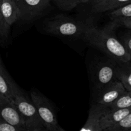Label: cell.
I'll use <instances>...</instances> for the list:
<instances>
[{"label":"cell","mask_w":131,"mask_h":131,"mask_svg":"<svg viewBox=\"0 0 131 131\" xmlns=\"http://www.w3.org/2000/svg\"><path fill=\"white\" fill-rule=\"evenodd\" d=\"M21 90L4 67L0 68V93L13 101L15 95Z\"/></svg>","instance_id":"cell-10"},{"label":"cell","mask_w":131,"mask_h":131,"mask_svg":"<svg viewBox=\"0 0 131 131\" xmlns=\"http://www.w3.org/2000/svg\"><path fill=\"white\" fill-rule=\"evenodd\" d=\"M15 1H18V0H15Z\"/></svg>","instance_id":"cell-27"},{"label":"cell","mask_w":131,"mask_h":131,"mask_svg":"<svg viewBox=\"0 0 131 131\" xmlns=\"http://www.w3.org/2000/svg\"><path fill=\"white\" fill-rule=\"evenodd\" d=\"M130 2L131 0H104L100 3L92 6V12L93 14H99L112 11Z\"/></svg>","instance_id":"cell-14"},{"label":"cell","mask_w":131,"mask_h":131,"mask_svg":"<svg viewBox=\"0 0 131 131\" xmlns=\"http://www.w3.org/2000/svg\"><path fill=\"white\" fill-rule=\"evenodd\" d=\"M54 3L60 10L70 11L80 4L86 3L90 0H52Z\"/></svg>","instance_id":"cell-16"},{"label":"cell","mask_w":131,"mask_h":131,"mask_svg":"<svg viewBox=\"0 0 131 131\" xmlns=\"http://www.w3.org/2000/svg\"><path fill=\"white\" fill-rule=\"evenodd\" d=\"M115 22L118 24L119 26L122 25L126 27L127 28L131 30V17L130 18H122V19H115Z\"/></svg>","instance_id":"cell-22"},{"label":"cell","mask_w":131,"mask_h":131,"mask_svg":"<svg viewBox=\"0 0 131 131\" xmlns=\"http://www.w3.org/2000/svg\"><path fill=\"white\" fill-rule=\"evenodd\" d=\"M131 112V108L118 109V110H109L105 113L101 118L100 126L102 131L115 125L122 120L125 116Z\"/></svg>","instance_id":"cell-12"},{"label":"cell","mask_w":131,"mask_h":131,"mask_svg":"<svg viewBox=\"0 0 131 131\" xmlns=\"http://www.w3.org/2000/svg\"><path fill=\"white\" fill-rule=\"evenodd\" d=\"M131 129V112L119 122L107 128L104 131H127Z\"/></svg>","instance_id":"cell-18"},{"label":"cell","mask_w":131,"mask_h":131,"mask_svg":"<svg viewBox=\"0 0 131 131\" xmlns=\"http://www.w3.org/2000/svg\"><path fill=\"white\" fill-rule=\"evenodd\" d=\"M110 16L112 20L131 17V2L111 11Z\"/></svg>","instance_id":"cell-17"},{"label":"cell","mask_w":131,"mask_h":131,"mask_svg":"<svg viewBox=\"0 0 131 131\" xmlns=\"http://www.w3.org/2000/svg\"><path fill=\"white\" fill-rule=\"evenodd\" d=\"M130 131H131V129H130Z\"/></svg>","instance_id":"cell-28"},{"label":"cell","mask_w":131,"mask_h":131,"mask_svg":"<svg viewBox=\"0 0 131 131\" xmlns=\"http://www.w3.org/2000/svg\"><path fill=\"white\" fill-rule=\"evenodd\" d=\"M102 1H104V0H90V1L91 3H92V6L100 3L102 2Z\"/></svg>","instance_id":"cell-23"},{"label":"cell","mask_w":131,"mask_h":131,"mask_svg":"<svg viewBox=\"0 0 131 131\" xmlns=\"http://www.w3.org/2000/svg\"><path fill=\"white\" fill-rule=\"evenodd\" d=\"M30 97L46 131H65L58 123L56 111L46 96L36 90H32L30 92Z\"/></svg>","instance_id":"cell-4"},{"label":"cell","mask_w":131,"mask_h":131,"mask_svg":"<svg viewBox=\"0 0 131 131\" xmlns=\"http://www.w3.org/2000/svg\"><path fill=\"white\" fill-rule=\"evenodd\" d=\"M88 21L76 20L64 15L47 18L43 22V29L50 35L60 37H81Z\"/></svg>","instance_id":"cell-2"},{"label":"cell","mask_w":131,"mask_h":131,"mask_svg":"<svg viewBox=\"0 0 131 131\" xmlns=\"http://www.w3.org/2000/svg\"><path fill=\"white\" fill-rule=\"evenodd\" d=\"M21 12V19L34 20L49 6L50 0H18L16 1Z\"/></svg>","instance_id":"cell-7"},{"label":"cell","mask_w":131,"mask_h":131,"mask_svg":"<svg viewBox=\"0 0 131 131\" xmlns=\"http://www.w3.org/2000/svg\"><path fill=\"white\" fill-rule=\"evenodd\" d=\"M3 65H2V63H1V58H0V68H1V67H3Z\"/></svg>","instance_id":"cell-24"},{"label":"cell","mask_w":131,"mask_h":131,"mask_svg":"<svg viewBox=\"0 0 131 131\" xmlns=\"http://www.w3.org/2000/svg\"><path fill=\"white\" fill-rule=\"evenodd\" d=\"M116 75L117 80L120 81L127 91H131V63L129 61L118 63Z\"/></svg>","instance_id":"cell-13"},{"label":"cell","mask_w":131,"mask_h":131,"mask_svg":"<svg viewBox=\"0 0 131 131\" xmlns=\"http://www.w3.org/2000/svg\"><path fill=\"white\" fill-rule=\"evenodd\" d=\"M0 120L14 125L20 131H26L24 122L14 101L0 93Z\"/></svg>","instance_id":"cell-6"},{"label":"cell","mask_w":131,"mask_h":131,"mask_svg":"<svg viewBox=\"0 0 131 131\" xmlns=\"http://www.w3.org/2000/svg\"><path fill=\"white\" fill-rule=\"evenodd\" d=\"M129 92V93H130V96H131V91H130V92Z\"/></svg>","instance_id":"cell-25"},{"label":"cell","mask_w":131,"mask_h":131,"mask_svg":"<svg viewBox=\"0 0 131 131\" xmlns=\"http://www.w3.org/2000/svg\"><path fill=\"white\" fill-rule=\"evenodd\" d=\"M109 110V107L97 102L90 106L86 122L80 131H102L100 126V122L105 113Z\"/></svg>","instance_id":"cell-9"},{"label":"cell","mask_w":131,"mask_h":131,"mask_svg":"<svg viewBox=\"0 0 131 131\" xmlns=\"http://www.w3.org/2000/svg\"><path fill=\"white\" fill-rule=\"evenodd\" d=\"M10 33V26L6 23L0 10V43H5L8 38Z\"/></svg>","instance_id":"cell-19"},{"label":"cell","mask_w":131,"mask_h":131,"mask_svg":"<svg viewBox=\"0 0 131 131\" xmlns=\"http://www.w3.org/2000/svg\"><path fill=\"white\" fill-rule=\"evenodd\" d=\"M121 42L124 45L131 57V30L130 31L127 32L123 35Z\"/></svg>","instance_id":"cell-20"},{"label":"cell","mask_w":131,"mask_h":131,"mask_svg":"<svg viewBox=\"0 0 131 131\" xmlns=\"http://www.w3.org/2000/svg\"><path fill=\"white\" fill-rule=\"evenodd\" d=\"M118 26L113 20L107 27L100 29L88 21L81 38L90 46L104 52L111 60L118 63L128 62L130 60V55L114 32Z\"/></svg>","instance_id":"cell-1"},{"label":"cell","mask_w":131,"mask_h":131,"mask_svg":"<svg viewBox=\"0 0 131 131\" xmlns=\"http://www.w3.org/2000/svg\"><path fill=\"white\" fill-rule=\"evenodd\" d=\"M126 91L120 81L115 80L96 92L95 102L109 107Z\"/></svg>","instance_id":"cell-8"},{"label":"cell","mask_w":131,"mask_h":131,"mask_svg":"<svg viewBox=\"0 0 131 131\" xmlns=\"http://www.w3.org/2000/svg\"><path fill=\"white\" fill-rule=\"evenodd\" d=\"M116 65L117 62L112 60L106 62H101L97 65L93 79L95 92H98L110 83L117 80Z\"/></svg>","instance_id":"cell-5"},{"label":"cell","mask_w":131,"mask_h":131,"mask_svg":"<svg viewBox=\"0 0 131 131\" xmlns=\"http://www.w3.org/2000/svg\"><path fill=\"white\" fill-rule=\"evenodd\" d=\"M0 10L6 23L10 26L21 19V12L15 0H1Z\"/></svg>","instance_id":"cell-11"},{"label":"cell","mask_w":131,"mask_h":131,"mask_svg":"<svg viewBox=\"0 0 131 131\" xmlns=\"http://www.w3.org/2000/svg\"><path fill=\"white\" fill-rule=\"evenodd\" d=\"M13 101L23 117L26 131H46L34 104L22 90L15 95Z\"/></svg>","instance_id":"cell-3"},{"label":"cell","mask_w":131,"mask_h":131,"mask_svg":"<svg viewBox=\"0 0 131 131\" xmlns=\"http://www.w3.org/2000/svg\"><path fill=\"white\" fill-rule=\"evenodd\" d=\"M109 108L111 110L131 108V96L129 92L128 91L124 92L110 104Z\"/></svg>","instance_id":"cell-15"},{"label":"cell","mask_w":131,"mask_h":131,"mask_svg":"<svg viewBox=\"0 0 131 131\" xmlns=\"http://www.w3.org/2000/svg\"><path fill=\"white\" fill-rule=\"evenodd\" d=\"M0 131H20L18 128L5 120H0Z\"/></svg>","instance_id":"cell-21"},{"label":"cell","mask_w":131,"mask_h":131,"mask_svg":"<svg viewBox=\"0 0 131 131\" xmlns=\"http://www.w3.org/2000/svg\"><path fill=\"white\" fill-rule=\"evenodd\" d=\"M129 62H130V63H131V58H130V61H129Z\"/></svg>","instance_id":"cell-26"}]
</instances>
